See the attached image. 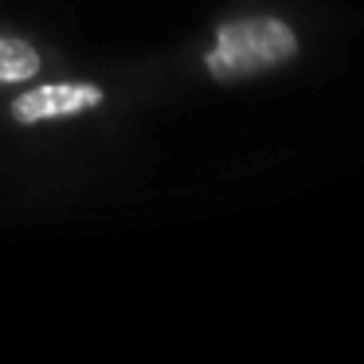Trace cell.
I'll use <instances>...</instances> for the list:
<instances>
[{
	"instance_id": "6da1fadb",
	"label": "cell",
	"mask_w": 364,
	"mask_h": 364,
	"mask_svg": "<svg viewBox=\"0 0 364 364\" xmlns=\"http://www.w3.org/2000/svg\"><path fill=\"white\" fill-rule=\"evenodd\" d=\"M161 106L141 55H75L0 98V153L16 184L71 192L110 168Z\"/></svg>"
},
{
	"instance_id": "7a4b0ae2",
	"label": "cell",
	"mask_w": 364,
	"mask_h": 364,
	"mask_svg": "<svg viewBox=\"0 0 364 364\" xmlns=\"http://www.w3.org/2000/svg\"><path fill=\"white\" fill-rule=\"evenodd\" d=\"M325 28L314 0H223L176 43L141 51V67L161 110L243 95L306 71L325 48Z\"/></svg>"
},
{
	"instance_id": "3957f363",
	"label": "cell",
	"mask_w": 364,
	"mask_h": 364,
	"mask_svg": "<svg viewBox=\"0 0 364 364\" xmlns=\"http://www.w3.org/2000/svg\"><path fill=\"white\" fill-rule=\"evenodd\" d=\"M75 55L79 51L63 48V43L51 40L40 28L0 16V98L43 79V75H51L55 67L71 63Z\"/></svg>"
},
{
	"instance_id": "277c9868",
	"label": "cell",
	"mask_w": 364,
	"mask_h": 364,
	"mask_svg": "<svg viewBox=\"0 0 364 364\" xmlns=\"http://www.w3.org/2000/svg\"><path fill=\"white\" fill-rule=\"evenodd\" d=\"M9 184H16V176H12V165H9V157L0 153V188H9Z\"/></svg>"
}]
</instances>
